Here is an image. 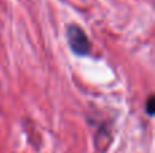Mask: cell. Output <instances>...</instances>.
<instances>
[{"instance_id":"6da1fadb","label":"cell","mask_w":155,"mask_h":153,"mask_svg":"<svg viewBox=\"0 0 155 153\" xmlns=\"http://www.w3.org/2000/svg\"><path fill=\"white\" fill-rule=\"evenodd\" d=\"M67 39L70 43L71 50L78 56H87L90 53V41L82 27L78 24H68L67 26Z\"/></svg>"},{"instance_id":"7a4b0ae2","label":"cell","mask_w":155,"mask_h":153,"mask_svg":"<svg viewBox=\"0 0 155 153\" xmlns=\"http://www.w3.org/2000/svg\"><path fill=\"white\" fill-rule=\"evenodd\" d=\"M154 102H155V99H154V96H150V99L147 100V113H148V115H154Z\"/></svg>"}]
</instances>
